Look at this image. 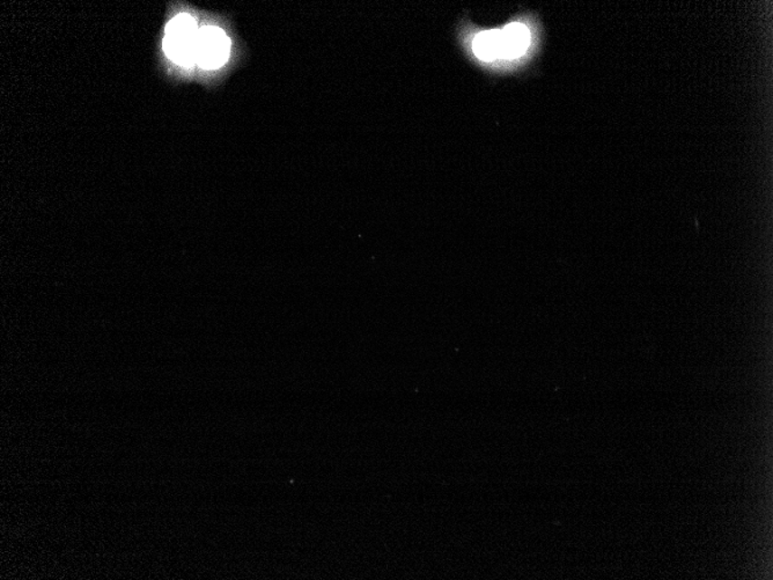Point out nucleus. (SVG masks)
Masks as SVG:
<instances>
[{
  "instance_id": "nucleus-4",
  "label": "nucleus",
  "mask_w": 773,
  "mask_h": 580,
  "mask_svg": "<svg viewBox=\"0 0 773 580\" xmlns=\"http://www.w3.org/2000/svg\"><path fill=\"white\" fill-rule=\"evenodd\" d=\"M474 52L483 61H494L502 57V31L482 32L475 37Z\"/></svg>"
},
{
  "instance_id": "nucleus-3",
  "label": "nucleus",
  "mask_w": 773,
  "mask_h": 580,
  "mask_svg": "<svg viewBox=\"0 0 773 580\" xmlns=\"http://www.w3.org/2000/svg\"><path fill=\"white\" fill-rule=\"evenodd\" d=\"M531 43V33L523 24L514 23L502 31V57L518 58L523 56Z\"/></svg>"
},
{
  "instance_id": "nucleus-2",
  "label": "nucleus",
  "mask_w": 773,
  "mask_h": 580,
  "mask_svg": "<svg viewBox=\"0 0 773 580\" xmlns=\"http://www.w3.org/2000/svg\"><path fill=\"white\" fill-rule=\"evenodd\" d=\"M230 39L221 28L198 29L196 39V62L204 69H217L230 56Z\"/></svg>"
},
{
  "instance_id": "nucleus-1",
  "label": "nucleus",
  "mask_w": 773,
  "mask_h": 580,
  "mask_svg": "<svg viewBox=\"0 0 773 580\" xmlns=\"http://www.w3.org/2000/svg\"><path fill=\"white\" fill-rule=\"evenodd\" d=\"M198 29L195 20L188 14H180L168 24L164 49L167 56L177 64L192 66L196 62V39Z\"/></svg>"
}]
</instances>
